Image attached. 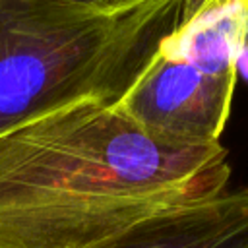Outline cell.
Segmentation results:
<instances>
[{
	"mask_svg": "<svg viewBox=\"0 0 248 248\" xmlns=\"http://www.w3.org/2000/svg\"><path fill=\"white\" fill-rule=\"evenodd\" d=\"M229 178L221 141H161L116 105L83 101L0 136V248H91Z\"/></svg>",
	"mask_w": 248,
	"mask_h": 248,
	"instance_id": "6da1fadb",
	"label": "cell"
},
{
	"mask_svg": "<svg viewBox=\"0 0 248 248\" xmlns=\"http://www.w3.org/2000/svg\"><path fill=\"white\" fill-rule=\"evenodd\" d=\"M188 0L99 12L0 0V136L54 110L116 105L184 16Z\"/></svg>",
	"mask_w": 248,
	"mask_h": 248,
	"instance_id": "7a4b0ae2",
	"label": "cell"
},
{
	"mask_svg": "<svg viewBox=\"0 0 248 248\" xmlns=\"http://www.w3.org/2000/svg\"><path fill=\"white\" fill-rule=\"evenodd\" d=\"M234 83L157 50L116 108L161 141L211 145L229 120Z\"/></svg>",
	"mask_w": 248,
	"mask_h": 248,
	"instance_id": "3957f363",
	"label": "cell"
},
{
	"mask_svg": "<svg viewBox=\"0 0 248 248\" xmlns=\"http://www.w3.org/2000/svg\"><path fill=\"white\" fill-rule=\"evenodd\" d=\"M91 248H248V186L157 211Z\"/></svg>",
	"mask_w": 248,
	"mask_h": 248,
	"instance_id": "277c9868",
	"label": "cell"
},
{
	"mask_svg": "<svg viewBox=\"0 0 248 248\" xmlns=\"http://www.w3.org/2000/svg\"><path fill=\"white\" fill-rule=\"evenodd\" d=\"M248 48V0H188L178 29L161 52L198 70L236 81L238 62Z\"/></svg>",
	"mask_w": 248,
	"mask_h": 248,
	"instance_id": "5b68a950",
	"label": "cell"
},
{
	"mask_svg": "<svg viewBox=\"0 0 248 248\" xmlns=\"http://www.w3.org/2000/svg\"><path fill=\"white\" fill-rule=\"evenodd\" d=\"M52 2L66 4V6H78V8H87V10H99V12H112V10L132 6L140 0H52Z\"/></svg>",
	"mask_w": 248,
	"mask_h": 248,
	"instance_id": "8992f818",
	"label": "cell"
}]
</instances>
